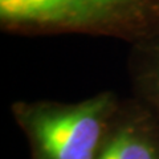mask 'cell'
<instances>
[{
  "instance_id": "obj_2",
  "label": "cell",
  "mask_w": 159,
  "mask_h": 159,
  "mask_svg": "<svg viewBox=\"0 0 159 159\" xmlns=\"http://www.w3.org/2000/svg\"><path fill=\"white\" fill-rule=\"evenodd\" d=\"M106 99L40 111L32 131L47 159H94L103 129Z\"/></svg>"
},
{
  "instance_id": "obj_1",
  "label": "cell",
  "mask_w": 159,
  "mask_h": 159,
  "mask_svg": "<svg viewBox=\"0 0 159 159\" xmlns=\"http://www.w3.org/2000/svg\"><path fill=\"white\" fill-rule=\"evenodd\" d=\"M147 0H0V17L8 27H114L137 17Z\"/></svg>"
},
{
  "instance_id": "obj_3",
  "label": "cell",
  "mask_w": 159,
  "mask_h": 159,
  "mask_svg": "<svg viewBox=\"0 0 159 159\" xmlns=\"http://www.w3.org/2000/svg\"><path fill=\"white\" fill-rule=\"evenodd\" d=\"M97 159H159L152 146L137 134L129 130L117 133Z\"/></svg>"
}]
</instances>
